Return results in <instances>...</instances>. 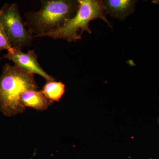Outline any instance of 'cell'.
Masks as SVG:
<instances>
[{"instance_id": "cell-1", "label": "cell", "mask_w": 159, "mask_h": 159, "mask_svg": "<svg viewBox=\"0 0 159 159\" xmlns=\"http://www.w3.org/2000/svg\"><path fill=\"white\" fill-rule=\"evenodd\" d=\"M38 89L34 74L6 64L0 77V111L8 117L22 113L26 108L21 104L22 95Z\"/></svg>"}, {"instance_id": "cell-2", "label": "cell", "mask_w": 159, "mask_h": 159, "mask_svg": "<svg viewBox=\"0 0 159 159\" xmlns=\"http://www.w3.org/2000/svg\"><path fill=\"white\" fill-rule=\"evenodd\" d=\"M39 11L26 13V27L33 38L57 30L74 17L79 8L78 1L48 0L41 1Z\"/></svg>"}, {"instance_id": "cell-3", "label": "cell", "mask_w": 159, "mask_h": 159, "mask_svg": "<svg viewBox=\"0 0 159 159\" xmlns=\"http://www.w3.org/2000/svg\"><path fill=\"white\" fill-rule=\"evenodd\" d=\"M78 2L79 8L74 17L59 29L43 34L40 37L66 39L70 42L77 41L81 39V35L84 31L89 34L92 33L89 23L91 21L98 18L103 20L111 27L106 18L103 2L99 0H79Z\"/></svg>"}, {"instance_id": "cell-4", "label": "cell", "mask_w": 159, "mask_h": 159, "mask_svg": "<svg viewBox=\"0 0 159 159\" xmlns=\"http://www.w3.org/2000/svg\"><path fill=\"white\" fill-rule=\"evenodd\" d=\"M0 21L12 48L21 50L31 44L33 34L26 28L15 3H6L0 9Z\"/></svg>"}, {"instance_id": "cell-5", "label": "cell", "mask_w": 159, "mask_h": 159, "mask_svg": "<svg viewBox=\"0 0 159 159\" xmlns=\"http://www.w3.org/2000/svg\"><path fill=\"white\" fill-rule=\"evenodd\" d=\"M2 58L10 60L15 66L19 68L33 74H37L44 77L47 81L55 80L43 70L38 61L37 54L33 50L24 53L21 50L13 48L3 56Z\"/></svg>"}, {"instance_id": "cell-6", "label": "cell", "mask_w": 159, "mask_h": 159, "mask_svg": "<svg viewBox=\"0 0 159 159\" xmlns=\"http://www.w3.org/2000/svg\"><path fill=\"white\" fill-rule=\"evenodd\" d=\"M20 102L24 108L29 107L40 111L47 110L54 103L47 98L42 91L37 90L25 92L21 97Z\"/></svg>"}, {"instance_id": "cell-7", "label": "cell", "mask_w": 159, "mask_h": 159, "mask_svg": "<svg viewBox=\"0 0 159 159\" xmlns=\"http://www.w3.org/2000/svg\"><path fill=\"white\" fill-rule=\"evenodd\" d=\"M136 2L130 0H107L103 2L106 13L113 17L123 20L134 11Z\"/></svg>"}, {"instance_id": "cell-8", "label": "cell", "mask_w": 159, "mask_h": 159, "mask_svg": "<svg viewBox=\"0 0 159 159\" xmlns=\"http://www.w3.org/2000/svg\"><path fill=\"white\" fill-rule=\"evenodd\" d=\"M65 84L61 81H47L41 91L51 101L59 102L65 93Z\"/></svg>"}, {"instance_id": "cell-9", "label": "cell", "mask_w": 159, "mask_h": 159, "mask_svg": "<svg viewBox=\"0 0 159 159\" xmlns=\"http://www.w3.org/2000/svg\"><path fill=\"white\" fill-rule=\"evenodd\" d=\"M12 48L11 44L6 36V33L0 21V52L2 50L11 51Z\"/></svg>"}, {"instance_id": "cell-10", "label": "cell", "mask_w": 159, "mask_h": 159, "mask_svg": "<svg viewBox=\"0 0 159 159\" xmlns=\"http://www.w3.org/2000/svg\"><path fill=\"white\" fill-rule=\"evenodd\" d=\"M159 123V121H158Z\"/></svg>"}]
</instances>
